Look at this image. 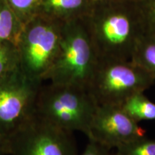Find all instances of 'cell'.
<instances>
[{"mask_svg": "<svg viewBox=\"0 0 155 155\" xmlns=\"http://www.w3.org/2000/svg\"><path fill=\"white\" fill-rule=\"evenodd\" d=\"M97 106L88 89L50 83L40 87L35 114L68 132L81 131L88 137Z\"/></svg>", "mask_w": 155, "mask_h": 155, "instance_id": "obj_1", "label": "cell"}, {"mask_svg": "<svg viewBox=\"0 0 155 155\" xmlns=\"http://www.w3.org/2000/svg\"><path fill=\"white\" fill-rule=\"evenodd\" d=\"M154 82L152 75L133 62L98 59L88 91L97 105L121 106L128 98L144 92Z\"/></svg>", "mask_w": 155, "mask_h": 155, "instance_id": "obj_2", "label": "cell"}, {"mask_svg": "<svg viewBox=\"0 0 155 155\" xmlns=\"http://www.w3.org/2000/svg\"><path fill=\"white\" fill-rule=\"evenodd\" d=\"M98 61L93 40L78 27L62 30L58 55L45 81L88 89Z\"/></svg>", "mask_w": 155, "mask_h": 155, "instance_id": "obj_3", "label": "cell"}, {"mask_svg": "<svg viewBox=\"0 0 155 155\" xmlns=\"http://www.w3.org/2000/svg\"><path fill=\"white\" fill-rule=\"evenodd\" d=\"M62 30L43 19L25 25L17 43L20 69L30 80L42 83L53 67L61 45Z\"/></svg>", "mask_w": 155, "mask_h": 155, "instance_id": "obj_4", "label": "cell"}, {"mask_svg": "<svg viewBox=\"0 0 155 155\" xmlns=\"http://www.w3.org/2000/svg\"><path fill=\"white\" fill-rule=\"evenodd\" d=\"M9 155H78L72 133L37 115L9 137Z\"/></svg>", "mask_w": 155, "mask_h": 155, "instance_id": "obj_5", "label": "cell"}, {"mask_svg": "<svg viewBox=\"0 0 155 155\" xmlns=\"http://www.w3.org/2000/svg\"><path fill=\"white\" fill-rule=\"evenodd\" d=\"M42 83L29 79L21 69L0 79V131L9 137L35 113Z\"/></svg>", "mask_w": 155, "mask_h": 155, "instance_id": "obj_6", "label": "cell"}, {"mask_svg": "<svg viewBox=\"0 0 155 155\" xmlns=\"http://www.w3.org/2000/svg\"><path fill=\"white\" fill-rule=\"evenodd\" d=\"M146 131L118 105H98L91 124L88 139L109 149L145 137Z\"/></svg>", "mask_w": 155, "mask_h": 155, "instance_id": "obj_7", "label": "cell"}, {"mask_svg": "<svg viewBox=\"0 0 155 155\" xmlns=\"http://www.w3.org/2000/svg\"><path fill=\"white\" fill-rule=\"evenodd\" d=\"M98 39L106 51H123L131 42L133 30L130 21L123 15H114L108 17L98 29Z\"/></svg>", "mask_w": 155, "mask_h": 155, "instance_id": "obj_8", "label": "cell"}, {"mask_svg": "<svg viewBox=\"0 0 155 155\" xmlns=\"http://www.w3.org/2000/svg\"><path fill=\"white\" fill-rule=\"evenodd\" d=\"M24 27L7 0H0V42H10L17 45Z\"/></svg>", "mask_w": 155, "mask_h": 155, "instance_id": "obj_9", "label": "cell"}, {"mask_svg": "<svg viewBox=\"0 0 155 155\" xmlns=\"http://www.w3.org/2000/svg\"><path fill=\"white\" fill-rule=\"evenodd\" d=\"M121 106L122 109L138 124L141 121L155 120V103L151 101L144 94V92L132 95Z\"/></svg>", "mask_w": 155, "mask_h": 155, "instance_id": "obj_10", "label": "cell"}, {"mask_svg": "<svg viewBox=\"0 0 155 155\" xmlns=\"http://www.w3.org/2000/svg\"><path fill=\"white\" fill-rule=\"evenodd\" d=\"M20 68L18 47L10 42H0V79Z\"/></svg>", "mask_w": 155, "mask_h": 155, "instance_id": "obj_11", "label": "cell"}, {"mask_svg": "<svg viewBox=\"0 0 155 155\" xmlns=\"http://www.w3.org/2000/svg\"><path fill=\"white\" fill-rule=\"evenodd\" d=\"M132 62L155 78V39L147 40L139 46Z\"/></svg>", "mask_w": 155, "mask_h": 155, "instance_id": "obj_12", "label": "cell"}, {"mask_svg": "<svg viewBox=\"0 0 155 155\" xmlns=\"http://www.w3.org/2000/svg\"><path fill=\"white\" fill-rule=\"evenodd\" d=\"M114 155H155V140L141 137L116 149Z\"/></svg>", "mask_w": 155, "mask_h": 155, "instance_id": "obj_13", "label": "cell"}, {"mask_svg": "<svg viewBox=\"0 0 155 155\" xmlns=\"http://www.w3.org/2000/svg\"><path fill=\"white\" fill-rule=\"evenodd\" d=\"M39 0H7L9 5L24 25L29 22L30 12L33 10Z\"/></svg>", "mask_w": 155, "mask_h": 155, "instance_id": "obj_14", "label": "cell"}, {"mask_svg": "<svg viewBox=\"0 0 155 155\" xmlns=\"http://www.w3.org/2000/svg\"><path fill=\"white\" fill-rule=\"evenodd\" d=\"M45 8L53 10H71L78 8L83 0H44Z\"/></svg>", "mask_w": 155, "mask_h": 155, "instance_id": "obj_15", "label": "cell"}, {"mask_svg": "<svg viewBox=\"0 0 155 155\" xmlns=\"http://www.w3.org/2000/svg\"><path fill=\"white\" fill-rule=\"evenodd\" d=\"M111 150V149L93 139H88V143L81 155H114Z\"/></svg>", "mask_w": 155, "mask_h": 155, "instance_id": "obj_16", "label": "cell"}, {"mask_svg": "<svg viewBox=\"0 0 155 155\" xmlns=\"http://www.w3.org/2000/svg\"><path fill=\"white\" fill-rule=\"evenodd\" d=\"M0 155H9V137L0 131Z\"/></svg>", "mask_w": 155, "mask_h": 155, "instance_id": "obj_17", "label": "cell"}]
</instances>
